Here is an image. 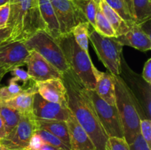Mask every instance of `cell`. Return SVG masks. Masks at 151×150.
Wrapping results in <instances>:
<instances>
[{"label": "cell", "mask_w": 151, "mask_h": 150, "mask_svg": "<svg viewBox=\"0 0 151 150\" xmlns=\"http://www.w3.org/2000/svg\"><path fill=\"white\" fill-rule=\"evenodd\" d=\"M61 79L66 88L69 110L88 134L94 150H106L109 137L99 121L86 88L70 69L62 74Z\"/></svg>", "instance_id": "1"}, {"label": "cell", "mask_w": 151, "mask_h": 150, "mask_svg": "<svg viewBox=\"0 0 151 150\" xmlns=\"http://www.w3.org/2000/svg\"><path fill=\"white\" fill-rule=\"evenodd\" d=\"M7 26L11 41H25L38 30H45L38 8V0H10Z\"/></svg>", "instance_id": "2"}, {"label": "cell", "mask_w": 151, "mask_h": 150, "mask_svg": "<svg viewBox=\"0 0 151 150\" xmlns=\"http://www.w3.org/2000/svg\"><path fill=\"white\" fill-rule=\"evenodd\" d=\"M116 107L117 108L122 127L124 138L128 144H131L140 133L139 109L128 85L120 75H114Z\"/></svg>", "instance_id": "3"}, {"label": "cell", "mask_w": 151, "mask_h": 150, "mask_svg": "<svg viewBox=\"0 0 151 150\" xmlns=\"http://www.w3.org/2000/svg\"><path fill=\"white\" fill-rule=\"evenodd\" d=\"M58 43L69 68L76 74L84 87L88 90L95 88L94 64L87 53L78 46L72 32L61 35L56 39Z\"/></svg>", "instance_id": "4"}, {"label": "cell", "mask_w": 151, "mask_h": 150, "mask_svg": "<svg viewBox=\"0 0 151 150\" xmlns=\"http://www.w3.org/2000/svg\"><path fill=\"white\" fill-rule=\"evenodd\" d=\"M88 38L99 60L106 66L108 71L114 76H119L123 46L118 42L116 37L103 36L91 26L88 29Z\"/></svg>", "instance_id": "5"}, {"label": "cell", "mask_w": 151, "mask_h": 150, "mask_svg": "<svg viewBox=\"0 0 151 150\" xmlns=\"http://www.w3.org/2000/svg\"><path fill=\"white\" fill-rule=\"evenodd\" d=\"M24 43L29 51L38 52L60 73L69 69L58 43L46 31H37Z\"/></svg>", "instance_id": "6"}, {"label": "cell", "mask_w": 151, "mask_h": 150, "mask_svg": "<svg viewBox=\"0 0 151 150\" xmlns=\"http://www.w3.org/2000/svg\"><path fill=\"white\" fill-rule=\"evenodd\" d=\"M99 121L109 138H124L123 127L116 105H111L102 99L94 90L86 89Z\"/></svg>", "instance_id": "7"}, {"label": "cell", "mask_w": 151, "mask_h": 150, "mask_svg": "<svg viewBox=\"0 0 151 150\" xmlns=\"http://www.w3.org/2000/svg\"><path fill=\"white\" fill-rule=\"evenodd\" d=\"M120 74H124L123 77H121L128 85L130 91L138 104L141 119H150L151 84L146 82L142 76H138V74L133 72L128 67L127 69H124L121 66Z\"/></svg>", "instance_id": "8"}, {"label": "cell", "mask_w": 151, "mask_h": 150, "mask_svg": "<svg viewBox=\"0 0 151 150\" xmlns=\"http://www.w3.org/2000/svg\"><path fill=\"white\" fill-rule=\"evenodd\" d=\"M35 129V120L32 113L22 114L14 130L0 141V143L8 149H27Z\"/></svg>", "instance_id": "9"}, {"label": "cell", "mask_w": 151, "mask_h": 150, "mask_svg": "<svg viewBox=\"0 0 151 150\" xmlns=\"http://www.w3.org/2000/svg\"><path fill=\"white\" fill-rule=\"evenodd\" d=\"M30 51L24 41L9 40L0 45V66L8 73L25 66Z\"/></svg>", "instance_id": "10"}, {"label": "cell", "mask_w": 151, "mask_h": 150, "mask_svg": "<svg viewBox=\"0 0 151 150\" xmlns=\"http://www.w3.org/2000/svg\"><path fill=\"white\" fill-rule=\"evenodd\" d=\"M50 1L54 8L61 35L72 32L73 28L77 24L87 21L72 0Z\"/></svg>", "instance_id": "11"}, {"label": "cell", "mask_w": 151, "mask_h": 150, "mask_svg": "<svg viewBox=\"0 0 151 150\" xmlns=\"http://www.w3.org/2000/svg\"><path fill=\"white\" fill-rule=\"evenodd\" d=\"M27 73L35 82L51 79H61L60 73L52 65L35 51H31L26 61Z\"/></svg>", "instance_id": "12"}, {"label": "cell", "mask_w": 151, "mask_h": 150, "mask_svg": "<svg viewBox=\"0 0 151 150\" xmlns=\"http://www.w3.org/2000/svg\"><path fill=\"white\" fill-rule=\"evenodd\" d=\"M32 114L38 119L66 121L69 116V108L44 99L37 92L33 96Z\"/></svg>", "instance_id": "13"}, {"label": "cell", "mask_w": 151, "mask_h": 150, "mask_svg": "<svg viewBox=\"0 0 151 150\" xmlns=\"http://www.w3.org/2000/svg\"><path fill=\"white\" fill-rule=\"evenodd\" d=\"M118 42L122 46H128L141 51H147L151 49L150 34L147 33L142 25L134 22L125 34L116 37Z\"/></svg>", "instance_id": "14"}, {"label": "cell", "mask_w": 151, "mask_h": 150, "mask_svg": "<svg viewBox=\"0 0 151 150\" xmlns=\"http://www.w3.org/2000/svg\"><path fill=\"white\" fill-rule=\"evenodd\" d=\"M37 91L41 97L49 101L67 107L66 91L62 79H51L35 82Z\"/></svg>", "instance_id": "15"}, {"label": "cell", "mask_w": 151, "mask_h": 150, "mask_svg": "<svg viewBox=\"0 0 151 150\" xmlns=\"http://www.w3.org/2000/svg\"><path fill=\"white\" fill-rule=\"evenodd\" d=\"M66 122L69 132L71 150H94V144L89 136L69 110V116Z\"/></svg>", "instance_id": "16"}, {"label": "cell", "mask_w": 151, "mask_h": 150, "mask_svg": "<svg viewBox=\"0 0 151 150\" xmlns=\"http://www.w3.org/2000/svg\"><path fill=\"white\" fill-rule=\"evenodd\" d=\"M94 78H95V88L94 91L97 95L111 105L116 104L115 97V87L114 82V75L110 72H102L97 70L94 66Z\"/></svg>", "instance_id": "17"}, {"label": "cell", "mask_w": 151, "mask_h": 150, "mask_svg": "<svg viewBox=\"0 0 151 150\" xmlns=\"http://www.w3.org/2000/svg\"><path fill=\"white\" fill-rule=\"evenodd\" d=\"M38 8L45 26L44 31L53 38L57 39L61 33L52 4L50 0H38Z\"/></svg>", "instance_id": "18"}, {"label": "cell", "mask_w": 151, "mask_h": 150, "mask_svg": "<svg viewBox=\"0 0 151 150\" xmlns=\"http://www.w3.org/2000/svg\"><path fill=\"white\" fill-rule=\"evenodd\" d=\"M38 92L35 83L27 88L21 94L6 101H1L7 105L16 109L22 114L32 113L33 96Z\"/></svg>", "instance_id": "19"}, {"label": "cell", "mask_w": 151, "mask_h": 150, "mask_svg": "<svg viewBox=\"0 0 151 150\" xmlns=\"http://www.w3.org/2000/svg\"><path fill=\"white\" fill-rule=\"evenodd\" d=\"M35 120L36 129H44L50 132L60 138L67 146L70 148L69 132H68L66 121L43 120V119H38L35 118Z\"/></svg>", "instance_id": "20"}, {"label": "cell", "mask_w": 151, "mask_h": 150, "mask_svg": "<svg viewBox=\"0 0 151 150\" xmlns=\"http://www.w3.org/2000/svg\"><path fill=\"white\" fill-rule=\"evenodd\" d=\"M99 8L111 25L116 37L123 35L128 31L130 29L129 25L107 4L105 0H100Z\"/></svg>", "instance_id": "21"}, {"label": "cell", "mask_w": 151, "mask_h": 150, "mask_svg": "<svg viewBox=\"0 0 151 150\" xmlns=\"http://www.w3.org/2000/svg\"><path fill=\"white\" fill-rule=\"evenodd\" d=\"M22 116L20 112L0 101V117L4 124L6 136L14 130Z\"/></svg>", "instance_id": "22"}, {"label": "cell", "mask_w": 151, "mask_h": 150, "mask_svg": "<svg viewBox=\"0 0 151 150\" xmlns=\"http://www.w3.org/2000/svg\"><path fill=\"white\" fill-rule=\"evenodd\" d=\"M76 7L83 16L86 20L88 22L90 26H94L95 24V16L97 10L99 7L94 0H72Z\"/></svg>", "instance_id": "23"}, {"label": "cell", "mask_w": 151, "mask_h": 150, "mask_svg": "<svg viewBox=\"0 0 151 150\" xmlns=\"http://www.w3.org/2000/svg\"><path fill=\"white\" fill-rule=\"evenodd\" d=\"M135 22L142 25L150 21L151 17V0H133Z\"/></svg>", "instance_id": "24"}, {"label": "cell", "mask_w": 151, "mask_h": 150, "mask_svg": "<svg viewBox=\"0 0 151 150\" xmlns=\"http://www.w3.org/2000/svg\"><path fill=\"white\" fill-rule=\"evenodd\" d=\"M90 24L88 22H81L73 28L72 33L77 44L86 52L88 53V29Z\"/></svg>", "instance_id": "25"}, {"label": "cell", "mask_w": 151, "mask_h": 150, "mask_svg": "<svg viewBox=\"0 0 151 150\" xmlns=\"http://www.w3.org/2000/svg\"><path fill=\"white\" fill-rule=\"evenodd\" d=\"M94 29L100 35L106 37H116L115 32L112 28L111 25L107 20L106 16L103 15L101 10L98 7L95 16V24L94 27Z\"/></svg>", "instance_id": "26"}, {"label": "cell", "mask_w": 151, "mask_h": 150, "mask_svg": "<svg viewBox=\"0 0 151 150\" xmlns=\"http://www.w3.org/2000/svg\"><path fill=\"white\" fill-rule=\"evenodd\" d=\"M105 1L130 26L135 22V20L130 13L124 0H105Z\"/></svg>", "instance_id": "27"}, {"label": "cell", "mask_w": 151, "mask_h": 150, "mask_svg": "<svg viewBox=\"0 0 151 150\" xmlns=\"http://www.w3.org/2000/svg\"><path fill=\"white\" fill-rule=\"evenodd\" d=\"M25 88L18 83V81L14 77L9 80L8 85L0 88V101H6L13 98L21 94Z\"/></svg>", "instance_id": "28"}, {"label": "cell", "mask_w": 151, "mask_h": 150, "mask_svg": "<svg viewBox=\"0 0 151 150\" xmlns=\"http://www.w3.org/2000/svg\"><path fill=\"white\" fill-rule=\"evenodd\" d=\"M35 132L41 137L44 144L52 146L57 147V148L63 149L65 150H71L70 148L67 146L60 138L56 137L55 135H52L50 132H47V131L38 129H36Z\"/></svg>", "instance_id": "29"}, {"label": "cell", "mask_w": 151, "mask_h": 150, "mask_svg": "<svg viewBox=\"0 0 151 150\" xmlns=\"http://www.w3.org/2000/svg\"><path fill=\"white\" fill-rule=\"evenodd\" d=\"M13 77L18 81V82H22V86L24 88H29L31 85L35 83L33 80L30 78L29 75L28 74L27 71L23 70L21 68H16L10 71Z\"/></svg>", "instance_id": "30"}, {"label": "cell", "mask_w": 151, "mask_h": 150, "mask_svg": "<svg viewBox=\"0 0 151 150\" xmlns=\"http://www.w3.org/2000/svg\"><path fill=\"white\" fill-rule=\"evenodd\" d=\"M106 150H131L124 138L110 137L106 145Z\"/></svg>", "instance_id": "31"}, {"label": "cell", "mask_w": 151, "mask_h": 150, "mask_svg": "<svg viewBox=\"0 0 151 150\" xmlns=\"http://www.w3.org/2000/svg\"><path fill=\"white\" fill-rule=\"evenodd\" d=\"M140 134L151 147V121L148 119H142L140 120Z\"/></svg>", "instance_id": "32"}, {"label": "cell", "mask_w": 151, "mask_h": 150, "mask_svg": "<svg viewBox=\"0 0 151 150\" xmlns=\"http://www.w3.org/2000/svg\"><path fill=\"white\" fill-rule=\"evenodd\" d=\"M131 150H151V147L149 146L141 134H138L135 139L131 144H129Z\"/></svg>", "instance_id": "33"}, {"label": "cell", "mask_w": 151, "mask_h": 150, "mask_svg": "<svg viewBox=\"0 0 151 150\" xmlns=\"http://www.w3.org/2000/svg\"><path fill=\"white\" fill-rule=\"evenodd\" d=\"M9 15H10V4H9V3L2 6V7H0V29L7 26Z\"/></svg>", "instance_id": "34"}, {"label": "cell", "mask_w": 151, "mask_h": 150, "mask_svg": "<svg viewBox=\"0 0 151 150\" xmlns=\"http://www.w3.org/2000/svg\"><path fill=\"white\" fill-rule=\"evenodd\" d=\"M43 144H44V142H43L41 137H40L37 133L34 132L33 135H32L30 141H29V145H28L27 148L26 149L27 150H39L40 148L42 146Z\"/></svg>", "instance_id": "35"}, {"label": "cell", "mask_w": 151, "mask_h": 150, "mask_svg": "<svg viewBox=\"0 0 151 150\" xmlns=\"http://www.w3.org/2000/svg\"><path fill=\"white\" fill-rule=\"evenodd\" d=\"M142 77L146 82L151 84V58H149L145 63Z\"/></svg>", "instance_id": "36"}, {"label": "cell", "mask_w": 151, "mask_h": 150, "mask_svg": "<svg viewBox=\"0 0 151 150\" xmlns=\"http://www.w3.org/2000/svg\"><path fill=\"white\" fill-rule=\"evenodd\" d=\"M11 35V29L8 26L0 29V45L3 43L10 40Z\"/></svg>", "instance_id": "37"}, {"label": "cell", "mask_w": 151, "mask_h": 150, "mask_svg": "<svg viewBox=\"0 0 151 150\" xmlns=\"http://www.w3.org/2000/svg\"><path fill=\"white\" fill-rule=\"evenodd\" d=\"M6 137V132L5 129H4V124H3L2 120H1V117H0V141L4 139Z\"/></svg>", "instance_id": "38"}, {"label": "cell", "mask_w": 151, "mask_h": 150, "mask_svg": "<svg viewBox=\"0 0 151 150\" xmlns=\"http://www.w3.org/2000/svg\"><path fill=\"white\" fill-rule=\"evenodd\" d=\"M124 1L126 4L127 7H128V10H129L130 13L132 16V17L134 19V7H133V0H124ZM135 20V19H134Z\"/></svg>", "instance_id": "39"}, {"label": "cell", "mask_w": 151, "mask_h": 150, "mask_svg": "<svg viewBox=\"0 0 151 150\" xmlns=\"http://www.w3.org/2000/svg\"><path fill=\"white\" fill-rule=\"evenodd\" d=\"M39 150H65V149H60V148H57V147L47 145V144H44L42 145V146L40 148Z\"/></svg>", "instance_id": "40"}, {"label": "cell", "mask_w": 151, "mask_h": 150, "mask_svg": "<svg viewBox=\"0 0 151 150\" xmlns=\"http://www.w3.org/2000/svg\"><path fill=\"white\" fill-rule=\"evenodd\" d=\"M7 73V72L6 71L4 70V69H3L2 67H1V66H0V82H1V79H2V78L4 77V76Z\"/></svg>", "instance_id": "41"}, {"label": "cell", "mask_w": 151, "mask_h": 150, "mask_svg": "<svg viewBox=\"0 0 151 150\" xmlns=\"http://www.w3.org/2000/svg\"><path fill=\"white\" fill-rule=\"evenodd\" d=\"M10 2V0H0V7L5 5Z\"/></svg>", "instance_id": "42"}, {"label": "cell", "mask_w": 151, "mask_h": 150, "mask_svg": "<svg viewBox=\"0 0 151 150\" xmlns=\"http://www.w3.org/2000/svg\"><path fill=\"white\" fill-rule=\"evenodd\" d=\"M0 150H8V148L0 143Z\"/></svg>", "instance_id": "43"}, {"label": "cell", "mask_w": 151, "mask_h": 150, "mask_svg": "<svg viewBox=\"0 0 151 150\" xmlns=\"http://www.w3.org/2000/svg\"><path fill=\"white\" fill-rule=\"evenodd\" d=\"M8 150H27L26 149H8Z\"/></svg>", "instance_id": "44"}, {"label": "cell", "mask_w": 151, "mask_h": 150, "mask_svg": "<svg viewBox=\"0 0 151 150\" xmlns=\"http://www.w3.org/2000/svg\"><path fill=\"white\" fill-rule=\"evenodd\" d=\"M94 1H95L97 4H99V2H100V0H94Z\"/></svg>", "instance_id": "45"}]
</instances>
